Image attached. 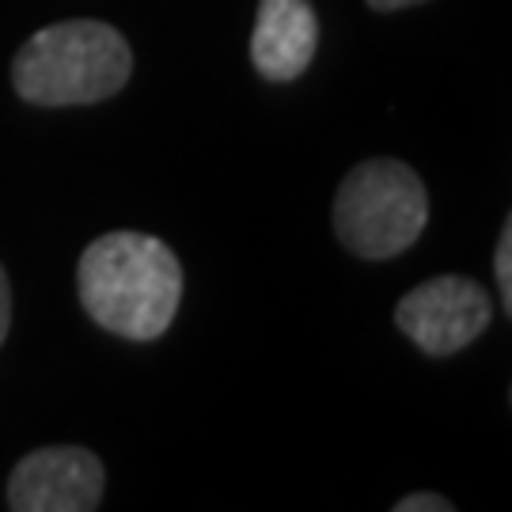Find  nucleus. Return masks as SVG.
<instances>
[{"label":"nucleus","mask_w":512,"mask_h":512,"mask_svg":"<svg viewBox=\"0 0 512 512\" xmlns=\"http://www.w3.org/2000/svg\"><path fill=\"white\" fill-rule=\"evenodd\" d=\"M494 274H497V289H501V304H505V315L512 311V220L501 228V239H497V255H494Z\"/></svg>","instance_id":"nucleus-7"},{"label":"nucleus","mask_w":512,"mask_h":512,"mask_svg":"<svg viewBox=\"0 0 512 512\" xmlns=\"http://www.w3.org/2000/svg\"><path fill=\"white\" fill-rule=\"evenodd\" d=\"M8 327H12V285H8L4 266H0V346L8 338Z\"/></svg>","instance_id":"nucleus-9"},{"label":"nucleus","mask_w":512,"mask_h":512,"mask_svg":"<svg viewBox=\"0 0 512 512\" xmlns=\"http://www.w3.org/2000/svg\"><path fill=\"white\" fill-rule=\"evenodd\" d=\"M80 304L95 323L129 342L160 338L183 304V266L164 239L107 232L76 266Z\"/></svg>","instance_id":"nucleus-1"},{"label":"nucleus","mask_w":512,"mask_h":512,"mask_svg":"<svg viewBox=\"0 0 512 512\" xmlns=\"http://www.w3.org/2000/svg\"><path fill=\"white\" fill-rule=\"evenodd\" d=\"M319 46V19L308 0H262L255 31H251V61L266 80H296L308 73Z\"/></svg>","instance_id":"nucleus-6"},{"label":"nucleus","mask_w":512,"mask_h":512,"mask_svg":"<svg viewBox=\"0 0 512 512\" xmlns=\"http://www.w3.org/2000/svg\"><path fill=\"white\" fill-rule=\"evenodd\" d=\"M107 471L103 459L61 444V448H38L16 463L8 478V509L16 512H92L103 505Z\"/></svg>","instance_id":"nucleus-5"},{"label":"nucleus","mask_w":512,"mask_h":512,"mask_svg":"<svg viewBox=\"0 0 512 512\" xmlns=\"http://www.w3.org/2000/svg\"><path fill=\"white\" fill-rule=\"evenodd\" d=\"M133 50L103 19H65L23 42L12 61V84L38 107H88L126 88Z\"/></svg>","instance_id":"nucleus-2"},{"label":"nucleus","mask_w":512,"mask_h":512,"mask_svg":"<svg viewBox=\"0 0 512 512\" xmlns=\"http://www.w3.org/2000/svg\"><path fill=\"white\" fill-rule=\"evenodd\" d=\"M429 224V194L414 167L365 160L334 194V236L361 258H395L414 247Z\"/></svg>","instance_id":"nucleus-3"},{"label":"nucleus","mask_w":512,"mask_h":512,"mask_svg":"<svg viewBox=\"0 0 512 512\" xmlns=\"http://www.w3.org/2000/svg\"><path fill=\"white\" fill-rule=\"evenodd\" d=\"M494 319L490 293L471 277L444 274L425 281L399 300L395 323L429 357H452L471 346Z\"/></svg>","instance_id":"nucleus-4"},{"label":"nucleus","mask_w":512,"mask_h":512,"mask_svg":"<svg viewBox=\"0 0 512 512\" xmlns=\"http://www.w3.org/2000/svg\"><path fill=\"white\" fill-rule=\"evenodd\" d=\"M368 8L376 12H403V8H414V4H425V0H365Z\"/></svg>","instance_id":"nucleus-10"},{"label":"nucleus","mask_w":512,"mask_h":512,"mask_svg":"<svg viewBox=\"0 0 512 512\" xmlns=\"http://www.w3.org/2000/svg\"><path fill=\"white\" fill-rule=\"evenodd\" d=\"M395 512H452V501L440 494H410L395 505Z\"/></svg>","instance_id":"nucleus-8"}]
</instances>
